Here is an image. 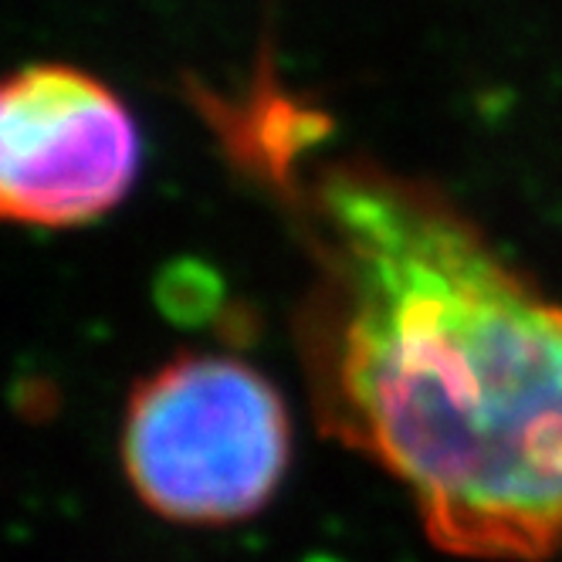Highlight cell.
I'll return each mask as SVG.
<instances>
[{"label": "cell", "mask_w": 562, "mask_h": 562, "mask_svg": "<svg viewBox=\"0 0 562 562\" xmlns=\"http://www.w3.org/2000/svg\"><path fill=\"white\" fill-rule=\"evenodd\" d=\"M211 115L308 258L295 349L318 434L396 477L434 549L555 555L562 302L434 183L370 156L308 164L323 115L278 89Z\"/></svg>", "instance_id": "6da1fadb"}, {"label": "cell", "mask_w": 562, "mask_h": 562, "mask_svg": "<svg viewBox=\"0 0 562 562\" xmlns=\"http://www.w3.org/2000/svg\"><path fill=\"white\" fill-rule=\"evenodd\" d=\"M119 458L153 515L193 529L237 526L289 474V404L245 359L177 352L133 386Z\"/></svg>", "instance_id": "7a4b0ae2"}, {"label": "cell", "mask_w": 562, "mask_h": 562, "mask_svg": "<svg viewBox=\"0 0 562 562\" xmlns=\"http://www.w3.org/2000/svg\"><path fill=\"white\" fill-rule=\"evenodd\" d=\"M143 139L130 105L102 78L65 61L18 68L0 92V211L14 224L65 231L133 193Z\"/></svg>", "instance_id": "3957f363"}]
</instances>
